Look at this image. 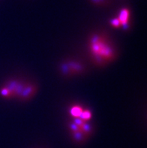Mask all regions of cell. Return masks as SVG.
<instances>
[{
	"label": "cell",
	"instance_id": "277c9868",
	"mask_svg": "<svg viewBox=\"0 0 147 148\" xmlns=\"http://www.w3.org/2000/svg\"><path fill=\"white\" fill-rule=\"evenodd\" d=\"M71 134L73 141H75V143H77V144H80V145L81 144L82 145V144H84V143L87 141L88 138L81 131L72 132Z\"/></svg>",
	"mask_w": 147,
	"mask_h": 148
},
{
	"label": "cell",
	"instance_id": "6da1fadb",
	"mask_svg": "<svg viewBox=\"0 0 147 148\" xmlns=\"http://www.w3.org/2000/svg\"><path fill=\"white\" fill-rule=\"evenodd\" d=\"M101 36L95 35L90 40V47L95 62L98 65H103L110 62L116 57L114 50L109 44L105 42Z\"/></svg>",
	"mask_w": 147,
	"mask_h": 148
},
{
	"label": "cell",
	"instance_id": "4fadbf2b",
	"mask_svg": "<svg viewBox=\"0 0 147 148\" xmlns=\"http://www.w3.org/2000/svg\"><path fill=\"white\" fill-rule=\"evenodd\" d=\"M73 122L75 123V124H76L77 126H78L79 127H81V126H83V124L85 123V121H83V120H81V119L80 118V117H77V118H75V120L73 121Z\"/></svg>",
	"mask_w": 147,
	"mask_h": 148
},
{
	"label": "cell",
	"instance_id": "52a82bcc",
	"mask_svg": "<svg viewBox=\"0 0 147 148\" xmlns=\"http://www.w3.org/2000/svg\"><path fill=\"white\" fill-rule=\"evenodd\" d=\"M83 111V110L80 106L76 105V106H74V107L71 108V109L70 110V113H71V116H74L75 118H77V117H80Z\"/></svg>",
	"mask_w": 147,
	"mask_h": 148
},
{
	"label": "cell",
	"instance_id": "3957f363",
	"mask_svg": "<svg viewBox=\"0 0 147 148\" xmlns=\"http://www.w3.org/2000/svg\"><path fill=\"white\" fill-rule=\"evenodd\" d=\"M37 86L33 84H26L18 98L22 101H27L33 97L34 95L37 92Z\"/></svg>",
	"mask_w": 147,
	"mask_h": 148
},
{
	"label": "cell",
	"instance_id": "8992f818",
	"mask_svg": "<svg viewBox=\"0 0 147 148\" xmlns=\"http://www.w3.org/2000/svg\"><path fill=\"white\" fill-rule=\"evenodd\" d=\"M80 131L82 132L84 135H86L87 138H90L94 132L93 126H92L91 124L87 123L86 122L83 124V126L80 127Z\"/></svg>",
	"mask_w": 147,
	"mask_h": 148
},
{
	"label": "cell",
	"instance_id": "9c48e42d",
	"mask_svg": "<svg viewBox=\"0 0 147 148\" xmlns=\"http://www.w3.org/2000/svg\"><path fill=\"white\" fill-rule=\"evenodd\" d=\"M68 129H69V130H70V132H71V133L80 131V128L78 126H77L76 124H75L74 122H71L69 123Z\"/></svg>",
	"mask_w": 147,
	"mask_h": 148
},
{
	"label": "cell",
	"instance_id": "7a4b0ae2",
	"mask_svg": "<svg viewBox=\"0 0 147 148\" xmlns=\"http://www.w3.org/2000/svg\"><path fill=\"white\" fill-rule=\"evenodd\" d=\"M60 71L64 76H72L82 74L85 71V68L80 62L74 60H69L60 66Z\"/></svg>",
	"mask_w": 147,
	"mask_h": 148
},
{
	"label": "cell",
	"instance_id": "ba28073f",
	"mask_svg": "<svg viewBox=\"0 0 147 148\" xmlns=\"http://www.w3.org/2000/svg\"><path fill=\"white\" fill-rule=\"evenodd\" d=\"M92 117V113L91 111H89V110H85V111H83L82 113H81V114L80 116V118L81 120H83V121H87L90 119H91Z\"/></svg>",
	"mask_w": 147,
	"mask_h": 148
},
{
	"label": "cell",
	"instance_id": "8fae6325",
	"mask_svg": "<svg viewBox=\"0 0 147 148\" xmlns=\"http://www.w3.org/2000/svg\"><path fill=\"white\" fill-rule=\"evenodd\" d=\"M92 2L98 5H107V0H90Z\"/></svg>",
	"mask_w": 147,
	"mask_h": 148
},
{
	"label": "cell",
	"instance_id": "7c38bea8",
	"mask_svg": "<svg viewBox=\"0 0 147 148\" xmlns=\"http://www.w3.org/2000/svg\"><path fill=\"white\" fill-rule=\"evenodd\" d=\"M110 23H111V25L113 26H114V27H119L120 25H121V23H120V21H119V20L117 18H114L111 21H110Z\"/></svg>",
	"mask_w": 147,
	"mask_h": 148
},
{
	"label": "cell",
	"instance_id": "30bf717a",
	"mask_svg": "<svg viewBox=\"0 0 147 148\" xmlns=\"http://www.w3.org/2000/svg\"><path fill=\"white\" fill-rule=\"evenodd\" d=\"M0 95L3 97H7V98H10L11 97V92L8 90L6 87L4 86L3 88H1L0 90Z\"/></svg>",
	"mask_w": 147,
	"mask_h": 148
},
{
	"label": "cell",
	"instance_id": "5b68a950",
	"mask_svg": "<svg viewBox=\"0 0 147 148\" xmlns=\"http://www.w3.org/2000/svg\"><path fill=\"white\" fill-rule=\"evenodd\" d=\"M118 19L120 21V23L122 26L129 24V11L127 8H123L119 15Z\"/></svg>",
	"mask_w": 147,
	"mask_h": 148
}]
</instances>
